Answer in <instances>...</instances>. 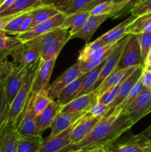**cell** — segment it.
<instances>
[{
    "mask_svg": "<svg viewBox=\"0 0 151 152\" xmlns=\"http://www.w3.org/2000/svg\"><path fill=\"white\" fill-rule=\"evenodd\" d=\"M133 125L127 113L117 107L109 115L101 118L84 139L68 145L59 152H73L99 147L107 149Z\"/></svg>",
    "mask_w": 151,
    "mask_h": 152,
    "instance_id": "cell-1",
    "label": "cell"
},
{
    "mask_svg": "<svg viewBox=\"0 0 151 152\" xmlns=\"http://www.w3.org/2000/svg\"><path fill=\"white\" fill-rule=\"evenodd\" d=\"M41 62V58H39L38 60L29 65L23 84L16 97L12 102L11 105L8 107L7 117L10 120H12L15 123V125H16L17 123L19 117L26 105L28 98L32 93L33 82L37 69Z\"/></svg>",
    "mask_w": 151,
    "mask_h": 152,
    "instance_id": "cell-2",
    "label": "cell"
},
{
    "mask_svg": "<svg viewBox=\"0 0 151 152\" xmlns=\"http://www.w3.org/2000/svg\"><path fill=\"white\" fill-rule=\"evenodd\" d=\"M139 65H142V62L138 34H129L117 68L124 69Z\"/></svg>",
    "mask_w": 151,
    "mask_h": 152,
    "instance_id": "cell-3",
    "label": "cell"
},
{
    "mask_svg": "<svg viewBox=\"0 0 151 152\" xmlns=\"http://www.w3.org/2000/svg\"><path fill=\"white\" fill-rule=\"evenodd\" d=\"M20 137L41 136L36 126V116L32 106V93L30 95L26 105L16 125Z\"/></svg>",
    "mask_w": 151,
    "mask_h": 152,
    "instance_id": "cell-4",
    "label": "cell"
},
{
    "mask_svg": "<svg viewBox=\"0 0 151 152\" xmlns=\"http://www.w3.org/2000/svg\"><path fill=\"white\" fill-rule=\"evenodd\" d=\"M19 139L16 125L6 114L0 126V152H16Z\"/></svg>",
    "mask_w": 151,
    "mask_h": 152,
    "instance_id": "cell-5",
    "label": "cell"
},
{
    "mask_svg": "<svg viewBox=\"0 0 151 152\" xmlns=\"http://www.w3.org/2000/svg\"><path fill=\"white\" fill-rule=\"evenodd\" d=\"M66 17L67 16L65 14L59 13L53 17H52L51 19L35 25L26 32L18 34L16 37L22 42H25L28 41L31 39H33L35 37H38V36L46 34V33L49 32L52 30L60 28L61 25L65 22Z\"/></svg>",
    "mask_w": 151,
    "mask_h": 152,
    "instance_id": "cell-6",
    "label": "cell"
},
{
    "mask_svg": "<svg viewBox=\"0 0 151 152\" xmlns=\"http://www.w3.org/2000/svg\"><path fill=\"white\" fill-rule=\"evenodd\" d=\"M82 75L84 74L80 71L79 63L77 61L47 87L45 90L47 96L51 100H54L64 88Z\"/></svg>",
    "mask_w": 151,
    "mask_h": 152,
    "instance_id": "cell-7",
    "label": "cell"
},
{
    "mask_svg": "<svg viewBox=\"0 0 151 152\" xmlns=\"http://www.w3.org/2000/svg\"><path fill=\"white\" fill-rule=\"evenodd\" d=\"M28 66H16L14 70L3 81L7 103L8 107L17 95L25 80Z\"/></svg>",
    "mask_w": 151,
    "mask_h": 152,
    "instance_id": "cell-8",
    "label": "cell"
},
{
    "mask_svg": "<svg viewBox=\"0 0 151 152\" xmlns=\"http://www.w3.org/2000/svg\"><path fill=\"white\" fill-rule=\"evenodd\" d=\"M126 113L134 124L151 113L150 89L144 88L127 108Z\"/></svg>",
    "mask_w": 151,
    "mask_h": 152,
    "instance_id": "cell-9",
    "label": "cell"
},
{
    "mask_svg": "<svg viewBox=\"0 0 151 152\" xmlns=\"http://www.w3.org/2000/svg\"><path fill=\"white\" fill-rule=\"evenodd\" d=\"M39 50L28 42H23L10 52V56L15 66H28L40 58Z\"/></svg>",
    "mask_w": 151,
    "mask_h": 152,
    "instance_id": "cell-10",
    "label": "cell"
},
{
    "mask_svg": "<svg viewBox=\"0 0 151 152\" xmlns=\"http://www.w3.org/2000/svg\"><path fill=\"white\" fill-rule=\"evenodd\" d=\"M143 70L144 65H139L135 69V71L124 80L122 84L121 85V87H120L119 91H118V93L115 99L109 105V111L104 117L109 115L110 113L113 112V111L115 108H117L125 99V98L128 96V94L131 91V90L134 87L135 85L136 84V83L139 80L142 74V72H143Z\"/></svg>",
    "mask_w": 151,
    "mask_h": 152,
    "instance_id": "cell-11",
    "label": "cell"
},
{
    "mask_svg": "<svg viewBox=\"0 0 151 152\" xmlns=\"http://www.w3.org/2000/svg\"><path fill=\"white\" fill-rule=\"evenodd\" d=\"M56 59L57 57L47 61L41 60V64L37 69L33 82V94L43 91L47 88Z\"/></svg>",
    "mask_w": 151,
    "mask_h": 152,
    "instance_id": "cell-12",
    "label": "cell"
},
{
    "mask_svg": "<svg viewBox=\"0 0 151 152\" xmlns=\"http://www.w3.org/2000/svg\"><path fill=\"white\" fill-rule=\"evenodd\" d=\"M101 120V117H95L87 112L77 121L76 124L73 129L70 135V141L71 144L76 143L84 139L92 129Z\"/></svg>",
    "mask_w": 151,
    "mask_h": 152,
    "instance_id": "cell-13",
    "label": "cell"
},
{
    "mask_svg": "<svg viewBox=\"0 0 151 152\" xmlns=\"http://www.w3.org/2000/svg\"><path fill=\"white\" fill-rule=\"evenodd\" d=\"M107 152H151V143L140 133L107 149Z\"/></svg>",
    "mask_w": 151,
    "mask_h": 152,
    "instance_id": "cell-14",
    "label": "cell"
},
{
    "mask_svg": "<svg viewBox=\"0 0 151 152\" xmlns=\"http://www.w3.org/2000/svg\"><path fill=\"white\" fill-rule=\"evenodd\" d=\"M127 36L124 37V38H122L118 42V44L116 46V48L113 50L112 53L105 59V61L104 62L103 68H102L100 74H99V77H98V80L96 81L93 90L97 88L100 86L101 83L117 68L118 62L120 60V58H121V53H122L123 49H124V44H125L126 41H127Z\"/></svg>",
    "mask_w": 151,
    "mask_h": 152,
    "instance_id": "cell-15",
    "label": "cell"
},
{
    "mask_svg": "<svg viewBox=\"0 0 151 152\" xmlns=\"http://www.w3.org/2000/svg\"><path fill=\"white\" fill-rule=\"evenodd\" d=\"M111 17H113V16L110 14L90 15L84 26L76 33L70 36V40L75 38H80L87 44L99 26L107 19Z\"/></svg>",
    "mask_w": 151,
    "mask_h": 152,
    "instance_id": "cell-16",
    "label": "cell"
},
{
    "mask_svg": "<svg viewBox=\"0 0 151 152\" xmlns=\"http://www.w3.org/2000/svg\"><path fill=\"white\" fill-rule=\"evenodd\" d=\"M87 113V112H85ZM85 113H68L60 111L51 125V132L47 139L54 137L76 123Z\"/></svg>",
    "mask_w": 151,
    "mask_h": 152,
    "instance_id": "cell-17",
    "label": "cell"
},
{
    "mask_svg": "<svg viewBox=\"0 0 151 152\" xmlns=\"http://www.w3.org/2000/svg\"><path fill=\"white\" fill-rule=\"evenodd\" d=\"M76 123L62 132V133L55 136L54 137L50 139L46 138L45 140H44L43 144L37 152H59L64 148L70 145V135Z\"/></svg>",
    "mask_w": 151,
    "mask_h": 152,
    "instance_id": "cell-18",
    "label": "cell"
},
{
    "mask_svg": "<svg viewBox=\"0 0 151 152\" xmlns=\"http://www.w3.org/2000/svg\"><path fill=\"white\" fill-rule=\"evenodd\" d=\"M116 43L105 45L96 39L92 42L87 43L86 44L85 47L82 50H80L78 61L90 62V61L96 60L104 56L107 52H108L112 48H113L116 45Z\"/></svg>",
    "mask_w": 151,
    "mask_h": 152,
    "instance_id": "cell-19",
    "label": "cell"
},
{
    "mask_svg": "<svg viewBox=\"0 0 151 152\" xmlns=\"http://www.w3.org/2000/svg\"><path fill=\"white\" fill-rule=\"evenodd\" d=\"M97 101V92L96 90L86 94L76 97L65 106L62 107L61 111L68 113H85Z\"/></svg>",
    "mask_w": 151,
    "mask_h": 152,
    "instance_id": "cell-20",
    "label": "cell"
},
{
    "mask_svg": "<svg viewBox=\"0 0 151 152\" xmlns=\"http://www.w3.org/2000/svg\"><path fill=\"white\" fill-rule=\"evenodd\" d=\"M139 66V65H138ZM137 68L136 67H131V68H124V69H118L115 68L102 83L100 86L95 90L97 92V99L100 96H102L104 93L108 91L109 89L112 88L114 86H117L118 83L124 81L127 77L130 75L135 69Z\"/></svg>",
    "mask_w": 151,
    "mask_h": 152,
    "instance_id": "cell-21",
    "label": "cell"
},
{
    "mask_svg": "<svg viewBox=\"0 0 151 152\" xmlns=\"http://www.w3.org/2000/svg\"><path fill=\"white\" fill-rule=\"evenodd\" d=\"M62 107L56 101L52 100L47 108L36 117V126L39 135L51 127L55 117L61 111Z\"/></svg>",
    "mask_w": 151,
    "mask_h": 152,
    "instance_id": "cell-22",
    "label": "cell"
},
{
    "mask_svg": "<svg viewBox=\"0 0 151 152\" xmlns=\"http://www.w3.org/2000/svg\"><path fill=\"white\" fill-rule=\"evenodd\" d=\"M136 18V16L131 15L128 18H127L125 20L123 21L121 23L117 25L116 27H115L114 28L111 29L110 31L105 33V34L96 39V40H98V41L100 42L103 45H106L115 44V43L118 42L119 40H121L124 37L127 36V34H126V29H127V26Z\"/></svg>",
    "mask_w": 151,
    "mask_h": 152,
    "instance_id": "cell-23",
    "label": "cell"
},
{
    "mask_svg": "<svg viewBox=\"0 0 151 152\" xmlns=\"http://www.w3.org/2000/svg\"><path fill=\"white\" fill-rule=\"evenodd\" d=\"M83 78H84V75L77 78L76 80L73 81L72 83H70L61 91L56 99V102L61 106H65L70 102H72L76 98L78 97V95L81 90Z\"/></svg>",
    "mask_w": 151,
    "mask_h": 152,
    "instance_id": "cell-24",
    "label": "cell"
},
{
    "mask_svg": "<svg viewBox=\"0 0 151 152\" xmlns=\"http://www.w3.org/2000/svg\"><path fill=\"white\" fill-rule=\"evenodd\" d=\"M90 16V12L89 10H80L73 14L67 16L60 28L69 30L70 36L73 35L84 26Z\"/></svg>",
    "mask_w": 151,
    "mask_h": 152,
    "instance_id": "cell-25",
    "label": "cell"
},
{
    "mask_svg": "<svg viewBox=\"0 0 151 152\" xmlns=\"http://www.w3.org/2000/svg\"><path fill=\"white\" fill-rule=\"evenodd\" d=\"M70 40V32L69 30L65 29L61 35L50 45V46L44 49L41 53L40 58L42 61L50 60V59L56 58L59 56V53L64 46L66 45Z\"/></svg>",
    "mask_w": 151,
    "mask_h": 152,
    "instance_id": "cell-26",
    "label": "cell"
},
{
    "mask_svg": "<svg viewBox=\"0 0 151 152\" xmlns=\"http://www.w3.org/2000/svg\"><path fill=\"white\" fill-rule=\"evenodd\" d=\"M133 0H126L121 2H113V1H107L102 3L90 10V15H102L110 14L113 16H116L117 13L123 10V9L131 4Z\"/></svg>",
    "mask_w": 151,
    "mask_h": 152,
    "instance_id": "cell-27",
    "label": "cell"
},
{
    "mask_svg": "<svg viewBox=\"0 0 151 152\" xmlns=\"http://www.w3.org/2000/svg\"><path fill=\"white\" fill-rule=\"evenodd\" d=\"M60 12L53 5L50 4H42L37 6L30 10V14L32 16V25L31 28L41 22L51 19Z\"/></svg>",
    "mask_w": 151,
    "mask_h": 152,
    "instance_id": "cell-28",
    "label": "cell"
},
{
    "mask_svg": "<svg viewBox=\"0 0 151 152\" xmlns=\"http://www.w3.org/2000/svg\"><path fill=\"white\" fill-rule=\"evenodd\" d=\"M140 33H151V12L136 17L126 29L127 35Z\"/></svg>",
    "mask_w": 151,
    "mask_h": 152,
    "instance_id": "cell-29",
    "label": "cell"
},
{
    "mask_svg": "<svg viewBox=\"0 0 151 152\" xmlns=\"http://www.w3.org/2000/svg\"><path fill=\"white\" fill-rule=\"evenodd\" d=\"M41 4L40 0H16L10 7L0 13V17L23 13Z\"/></svg>",
    "mask_w": 151,
    "mask_h": 152,
    "instance_id": "cell-30",
    "label": "cell"
},
{
    "mask_svg": "<svg viewBox=\"0 0 151 152\" xmlns=\"http://www.w3.org/2000/svg\"><path fill=\"white\" fill-rule=\"evenodd\" d=\"M103 65L104 62H102L99 66L93 68V70L84 74V78H83L81 90H80L79 94H78V97L81 96V95L86 94H88L90 92L93 91L95 85L96 83V81L98 80V77H99L101 71H102V68H103Z\"/></svg>",
    "mask_w": 151,
    "mask_h": 152,
    "instance_id": "cell-31",
    "label": "cell"
},
{
    "mask_svg": "<svg viewBox=\"0 0 151 152\" xmlns=\"http://www.w3.org/2000/svg\"><path fill=\"white\" fill-rule=\"evenodd\" d=\"M93 0H67L54 6L60 13L66 16L73 14L82 10Z\"/></svg>",
    "mask_w": 151,
    "mask_h": 152,
    "instance_id": "cell-32",
    "label": "cell"
},
{
    "mask_svg": "<svg viewBox=\"0 0 151 152\" xmlns=\"http://www.w3.org/2000/svg\"><path fill=\"white\" fill-rule=\"evenodd\" d=\"M41 136L20 137L16 152H37L43 144Z\"/></svg>",
    "mask_w": 151,
    "mask_h": 152,
    "instance_id": "cell-33",
    "label": "cell"
},
{
    "mask_svg": "<svg viewBox=\"0 0 151 152\" xmlns=\"http://www.w3.org/2000/svg\"><path fill=\"white\" fill-rule=\"evenodd\" d=\"M51 101L45 91L36 94L32 93V106L35 115L36 117L39 115Z\"/></svg>",
    "mask_w": 151,
    "mask_h": 152,
    "instance_id": "cell-34",
    "label": "cell"
},
{
    "mask_svg": "<svg viewBox=\"0 0 151 152\" xmlns=\"http://www.w3.org/2000/svg\"><path fill=\"white\" fill-rule=\"evenodd\" d=\"M144 88H145L144 87L142 82L140 81V79H139V81L136 83V84L135 85L134 87L133 88L131 91L130 92L128 96L125 98V99H124L118 107L121 108V110H122L124 112H126V110H127V108L130 106V104H131L132 102L136 99V98L144 90Z\"/></svg>",
    "mask_w": 151,
    "mask_h": 152,
    "instance_id": "cell-35",
    "label": "cell"
},
{
    "mask_svg": "<svg viewBox=\"0 0 151 152\" xmlns=\"http://www.w3.org/2000/svg\"><path fill=\"white\" fill-rule=\"evenodd\" d=\"M150 12H151V0H136L130 9V13L136 17Z\"/></svg>",
    "mask_w": 151,
    "mask_h": 152,
    "instance_id": "cell-36",
    "label": "cell"
},
{
    "mask_svg": "<svg viewBox=\"0 0 151 152\" xmlns=\"http://www.w3.org/2000/svg\"><path fill=\"white\" fill-rule=\"evenodd\" d=\"M30 10L23 12V13L17 15L16 17L13 18L12 20H10V22H9V23L7 24L5 26V28H4V32L7 34H11V35L15 36L17 35L22 22H24L25 17L27 16V15H28V12H29Z\"/></svg>",
    "mask_w": 151,
    "mask_h": 152,
    "instance_id": "cell-37",
    "label": "cell"
},
{
    "mask_svg": "<svg viewBox=\"0 0 151 152\" xmlns=\"http://www.w3.org/2000/svg\"><path fill=\"white\" fill-rule=\"evenodd\" d=\"M141 49L142 65H144L151 48V33H140L138 34Z\"/></svg>",
    "mask_w": 151,
    "mask_h": 152,
    "instance_id": "cell-38",
    "label": "cell"
},
{
    "mask_svg": "<svg viewBox=\"0 0 151 152\" xmlns=\"http://www.w3.org/2000/svg\"><path fill=\"white\" fill-rule=\"evenodd\" d=\"M16 37H9L7 35L0 37V52L12 50L22 44Z\"/></svg>",
    "mask_w": 151,
    "mask_h": 152,
    "instance_id": "cell-39",
    "label": "cell"
},
{
    "mask_svg": "<svg viewBox=\"0 0 151 152\" xmlns=\"http://www.w3.org/2000/svg\"><path fill=\"white\" fill-rule=\"evenodd\" d=\"M14 64L8 59V56L0 59V80L4 81L6 77L14 70Z\"/></svg>",
    "mask_w": 151,
    "mask_h": 152,
    "instance_id": "cell-40",
    "label": "cell"
},
{
    "mask_svg": "<svg viewBox=\"0 0 151 152\" xmlns=\"http://www.w3.org/2000/svg\"><path fill=\"white\" fill-rule=\"evenodd\" d=\"M7 110H8V105H7L5 92H4V83L2 80H0V126L4 116L7 114Z\"/></svg>",
    "mask_w": 151,
    "mask_h": 152,
    "instance_id": "cell-41",
    "label": "cell"
},
{
    "mask_svg": "<svg viewBox=\"0 0 151 152\" xmlns=\"http://www.w3.org/2000/svg\"><path fill=\"white\" fill-rule=\"evenodd\" d=\"M109 111V105H105L103 103H101L99 102H96L87 111L92 115L95 117H99L102 118L104 116L107 114V113Z\"/></svg>",
    "mask_w": 151,
    "mask_h": 152,
    "instance_id": "cell-42",
    "label": "cell"
},
{
    "mask_svg": "<svg viewBox=\"0 0 151 152\" xmlns=\"http://www.w3.org/2000/svg\"><path fill=\"white\" fill-rule=\"evenodd\" d=\"M140 81L142 82L144 87L147 89L151 88V71L144 68L143 72L140 77Z\"/></svg>",
    "mask_w": 151,
    "mask_h": 152,
    "instance_id": "cell-43",
    "label": "cell"
},
{
    "mask_svg": "<svg viewBox=\"0 0 151 152\" xmlns=\"http://www.w3.org/2000/svg\"><path fill=\"white\" fill-rule=\"evenodd\" d=\"M19 14H20V13H18V14L15 15H10V16H1V17H0V37H2V36L7 35V34L4 32V28H5L6 25L9 23V22H10V20H12L13 18L16 17V16Z\"/></svg>",
    "mask_w": 151,
    "mask_h": 152,
    "instance_id": "cell-44",
    "label": "cell"
},
{
    "mask_svg": "<svg viewBox=\"0 0 151 152\" xmlns=\"http://www.w3.org/2000/svg\"><path fill=\"white\" fill-rule=\"evenodd\" d=\"M31 25H32V16H31L30 10V11L28 12L27 16L25 17L24 22H22V25H21L20 28H19V30L18 34H22V33H25V32H26V31H28V30L30 29Z\"/></svg>",
    "mask_w": 151,
    "mask_h": 152,
    "instance_id": "cell-45",
    "label": "cell"
},
{
    "mask_svg": "<svg viewBox=\"0 0 151 152\" xmlns=\"http://www.w3.org/2000/svg\"><path fill=\"white\" fill-rule=\"evenodd\" d=\"M112 1V0H93L90 4H87V6H85V7H84L81 10H89V11H90V10H92L93 7H96V6L98 5V4H102V3H104V2H107V1Z\"/></svg>",
    "mask_w": 151,
    "mask_h": 152,
    "instance_id": "cell-46",
    "label": "cell"
},
{
    "mask_svg": "<svg viewBox=\"0 0 151 152\" xmlns=\"http://www.w3.org/2000/svg\"><path fill=\"white\" fill-rule=\"evenodd\" d=\"M16 1V0H5V1L0 5V13L4 12L6 9L8 8L9 7H10V6H11Z\"/></svg>",
    "mask_w": 151,
    "mask_h": 152,
    "instance_id": "cell-47",
    "label": "cell"
},
{
    "mask_svg": "<svg viewBox=\"0 0 151 152\" xmlns=\"http://www.w3.org/2000/svg\"><path fill=\"white\" fill-rule=\"evenodd\" d=\"M141 134L151 143V124Z\"/></svg>",
    "mask_w": 151,
    "mask_h": 152,
    "instance_id": "cell-48",
    "label": "cell"
},
{
    "mask_svg": "<svg viewBox=\"0 0 151 152\" xmlns=\"http://www.w3.org/2000/svg\"><path fill=\"white\" fill-rule=\"evenodd\" d=\"M73 152H107V149L106 148H103V147H99V148L81 150V151H73Z\"/></svg>",
    "mask_w": 151,
    "mask_h": 152,
    "instance_id": "cell-49",
    "label": "cell"
},
{
    "mask_svg": "<svg viewBox=\"0 0 151 152\" xmlns=\"http://www.w3.org/2000/svg\"><path fill=\"white\" fill-rule=\"evenodd\" d=\"M11 50H7V51H1L0 52V59L2 58L6 57V56H9L10 54Z\"/></svg>",
    "mask_w": 151,
    "mask_h": 152,
    "instance_id": "cell-50",
    "label": "cell"
},
{
    "mask_svg": "<svg viewBox=\"0 0 151 152\" xmlns=\"http://www.w3.org/2000/svg\"><path fill=\"white\" fill-rule=\"evenodd\" d=\"M150 61H151V48H150V49L149 53H148V55H147V56L146 60H145V62H144V65H145V64H147L148 62H150Z\"/></svg>",
    "mask_w": 151,
    "mask_h": 152,
    "instance_id": "cell-51",
    "label": "cell"
},
{
    "mask_svg": "<svg viewBox=\"0 0 151 152\" xmlns=\"http://www.w3.org/2000/svg\"><path fill=\"white\" fill-rule=\"evenodd\" d=\"M126 1V0H112V1H113V2H121V1Z\"/></svg>",
    "mask_w": 151,
    "mask_h": 152,
    "instance_id": "cell-52",
    "label": "cell"
},
{
    "mask_svg": "<svg viewBox=\"0 0 151 152\" xmlns=\"http://www.w3.org/2000/svg\"><path fill=\"white\" fill-rule=\"evenodd\" d=\"M4 1H5V0H0V5H1V4H2Z\"/></svg>",
    "mask_w": 151,
    "mask_h": 152,
    "instance_id": "cell-53",
    "label": "cell"
},
{
    "mask_svg": "<svg viewBox=\"0 0 151 152\" xmlns=\"http://www.w3.org/2000/svg\"><path fill=\"white\" fill-rule=\"evenodd\" d=\"M150 90H151V88H150Z\"/></svg>",
    "mask_w": 151,
    "mask_h": 152,
    "instance_id": "cell-54",
    "label": "cell"
}]
</instances>
